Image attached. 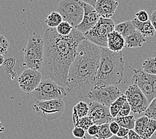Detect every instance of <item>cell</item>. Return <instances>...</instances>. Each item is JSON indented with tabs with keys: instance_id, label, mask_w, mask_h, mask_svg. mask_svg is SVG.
Instances as JSON below:
<instances>
[{
	"instance_id": "5bb4252c",
	"label": "cell",
	"mask_w": 156,
	"mask_h": 139,
	"mask_svg": "<svg viewBox=\"0 0 156 139\" xmlns=\"http://www.w3.org/2000/svg\"><path fill=\"white\" fill-rule=\"evenodd\" d=\"M82 3L84 9L83 20L75 28L84 34L96 25L101 17L96 12L94 7L83 2Z\"/></svg>"
},
{
	"instance_id": "6da1fadb",
	"label": "cell",
	"mask_w": 156,
	"mask_h": 139,
	"mask_svg": "<svg viewBox=\"0 0 156 139\" xmlns=\"http://www.w3.org/2000/svg\"><path fill=\"white\" fill-rule=\"evenodd\" d=\"M44 39V59L42 69L48 78L65 88L78 46L86 38L83 34L75 27L66 36L59 35L56 28L49 27L45 31Z\"/></svg>"
},
{
	"instance_id": "484cf974",
	"label": "cell",
	"mask_w": 156,
	"mask_h": 139,
	"mask_svg": "<svg viewBox=\"0 0 156 139\" xmlns=\"http://www.w3.org/2000/svg\"><path fill=\"white\" fill-rule=\"evenodd\" d=\"M73 109H74L76 111L78 116L81 118H83L85 116H88L90 111V106L87 103L81 101L78 102L77 104L73 107Z\"/></svg>"
},
{
	"instance_id": "3957f363",
	"label": "cell",
	"mask_w": 156,
	"mask_h": 139,
	"mask_svg": "<svg viewBox=\"0 0 156 139\" xmlns=\"http://www.w3.org/2000/svg\"><path fill=\"white\" fill-rule=\"evenodd\" d=\"M124 69L125 61L122 52H115L108 48H101L95 85L119 84L123 80Z\"/></svg>"
},
{
	"instance_id": "74e56055",
	"label": "cell",
	"mask_w": 156,
	"mask_h": 139,
	"mask_svg": "<svg viewBox=\"0 0 156 139\" xmlns=\"http://www.w3.org/2000/svg\"><path fill=\"white\" fill-rule=\"evenodd\" d=\"M150 80L151 82L152 86H153V90L154 92L155 98L156 97V75H151L150 74Z\"/></svg>"
},
{
	"instance_id": "ffe728a7",
	"label": "cell",
	"mask_w": 156,
	"mask_h": 139,
	"mask_svg": "<svg viewBox=\"0 0 156 139\" xmlns=\"http://www.w3.org/2000/svg\"><path fill=\"white\" fill-rule=\"evenodd\" d=\"M114 30L121 34L123 38H126L132 34L134 31H136V29L135 28L132 21H126L115 25Z\"/></svg>"
},
{
	"instance_id": "7a4b0ae2",
	"label": "cell",
	"mask_w": 156,
	"mask_h": 139,
	"mask_svg": "<svg viewBox=\"0 0 156 139\" xmlns=\"http://www.w3.org/2000/svg\"><path fill=\"white\" fill-rule=\"evenodd\" d=\"M101 48L86 39L81 42L67 75L65 86L67 93L79 98L87 97L96 84Z\"/></svg>"
},
{
	"instance_id": "2e32d148",
	"label": "cell",
	"mask_w": 156,
	"mask_h": 139,
	"mask_svg": "<svg viewBox=\"0 0 156 139\" xmlns=\"http://www.w3.org/2000/svg\"><path fill=\"white\" fill-rule=\"evenodd\" d=\"M119 5L115 0H98L95 9L100 17L111 19Z\"/></svg>"
},
{
	"instance_id": "83f0119b",
	"label": "cell",
	"mask_w": 156,
	"mask_h": 139,
	"mask_svg": "<svg viewBox=\"0 0 156 139\" xmlns=\"http://www.w3.org/2000/svg\"><path fill=\"white\" fill-rule=\"evenodd\" d=\"M144 113L145 116L149 117L150 119L156 120V97L150 103Z\"/></svg>"
},
{
	"instance_id": "603a6c76",
	"label": "cell",
	"mask_w": 156,
	"mask_h": 139,
	"mask_svg": "<svg viewBox=\"0 0 156 139\" xmlns=\"http://www.w3.org/2000/svg\"><path fill=\"white\" fill-rule=\"evenodd\" d=\"M63 21L61 14L58 12H52L48 16L45 20V24L49 28H56Z\"/></svg>"
},
{
	"instance_id": "cb8c5ba5",
	"label": "cell",
	"mask_w": 156,
	"mask_h": 139,
	"mask_svg": "<svg viewBox=\"0 0 156 139\" xmlns=\"http://www.w3.org/2000/svg\"><path fill=\"white\" fill-rule=\"evenodd\" d=\"M143 70L145 73L156 75V57L147 58L142 64Z\"/></svg>"
},
{
	"instance_id": "9c48e42d",
	"label": "cell",
	"mask_w": 156,
	"mask_h": 139,
	"mask_svg": "<svg viewBox=\"0 0 156 139\" xmlns=\"http://www.w3.org/2000/svg\"><path fill=\"white\" fill-rule=\"evenodd\" d=\"M33 109L39 116L52 121L62 116L64 112L65 104L62 99L37 102L34 103Z\"/></svg>"
},
{
	"instance_id": "b9f144b4",
	"label": "cell",
	"mask_w": 156,
	"mask_h": 139,
	"mask_svg": "<svg viewBox=\"0 0 156 139\" xmlns=\"http://www.w3.org/2000/svg\"><path fill=\"white\" fill-rule=\"evenodd\" d=\"M5 62V58L3 55H0V66H2Z\"/></svg>"
},
{
	"instance_id": "5b68a950",
	"label": "cell",
	"mask_w": 156,
	"mask_h": 139,
	"mask_svg": "<svg viewBox=\"0 0 156 139\" xmlns=\"http://www.w3.org/2000/svg\"><path fill=\"white\" fill-rule=\"evenodd\" d=\"M31 94L35 102H37L56 99L63 100L67 96V92L64 87L47 78L41 80L37 88Z\"/></svg>"
},
{
	"instance_id": "836d02e7",
	"label": "cell",
	"mask_w": 156,
	"mask_h": 139,
	"mask_svg": "<svg viewBox=\"0 0 156 139\" xmlns=\"http://www.w3.org/2000/svg\"><path fill=\"white\" fill-rule=\"evenodd\" d=\"M119 125L115 121L113 120V122L109 123V129H110L113 135H116L118 134L119 129Z\"/></svg>"
},
{
	"instance_id": "7c38bea8",
	"label": "cell",
	"mask_w": 156,
	"mask_h": 139,
	"mask_svg": "<svg viewBox=\"0 0 156 139\" xmlns=\"http://www.w3.org/2000/svg\"><path fill=\"white\" fill-rule=\"evenodd\" d=\"M132 84L136 85L147 98L150 103L155 98L154 92L150 80V74L145 73L143 70L134 69L132 78Z\"/></svg>"
},
{
	"instance_id": "ac0fdd59",
	"label": "cell",
	"mask_w": 156,
	"mask_h": 139,
	"mask_svg": "<svg viewBox=\"0 0 156 139\" xmlns=\"http://www.w3.org/2000/svg\"><path fill=\"white\" fill-rule=\"evenodd\" d=\"M132 21L135 28L138 31H140L145 38L154 36L155 30L150 20L145 21V22H141V21L138 20L136 17H135Z\"/></svg>"
},
{
	"instance_id": "277c9868",
	"label": "cell",
	"mask_w": 156,
	"mask_h": 139,
	"mask_svg": "<svg viewBox=\"0 0 156 139\" xmlns=\"http://www.w3.org/2000/svg\"><path fill=\"white\" fill-rule=\"evenodd\" d=\"M44 39L37 34L34 33L28 39L24 52V64L28 68L41 70L44 59Z\"/></svg>"
},
{
	"instance_id": "8d00e7d4",
	"label": "cell",
	"mask_w": 156,
	"mask_h": 139,
	"mask_svg": "<svg viewBox=\"0 0 156 139\" xmlns=\"http://www.w3.org/2000/svg\"><path fill=\"white\" fill-rule=\"evenodd\" d=\"M127 137H128V139H144L139 134H137L134 130H130Z\"/></svg>"
},
{
	"instance_id": "30bf717a",
	"label": "cell",
	"mask_w": 156,
	"mask_h": 139,
	"mask_svg": "<svg viewBox=\"0 0 156 139\" xmlns=\"http://www.w3.org/2000/svg\"><path fill=\"white\" fill-rule=\"evenodd\" d=\"M125 95L132 109V112L135 114L145 112L150 104L146 96L136 85L129 86L126 90Z\"/></svg>"
},
{
	"instance_id": "ab89813d",
	"label": "cell",
	"mask_w": 156,
	"mask_h": 139,
	"mask_svg": "<svg viewBox=\"0 0 156 139\" xmlns=\"http://www.w3.org/2000/svg\"><path fill=\"white\" fill-rule=\"evenodd\" d=\"M81 1L85 2V3H88V4H90L95 8V3H96L98 0H81Z\"/></svg>"
},
{
	"instance_id": "52a82bcc",
	"label": "cell",
	"mask_w": 156,
	"mask_h": 139,
	"mask_svg": "<svg viewBox=\"0 0 156 139\" xmlns=\"http://www.w3.org/2000/svg\"><path fill=\"white\" fill-rule=\"evenodd\" d=\"M115 23L112 19L100 17L96 25L84 34L86 40L101 48H108V35L115 30Z\"/></svg>"
},
{
	"instance_id": "f546056e",
	"label": "cell",
	"mask_w": 156,
	"mask_h": 139,
	"mask_svg": "<svg viewBox=\"0 0 156 139\" xmlns=\"http://www.w3.org/2000/svg\"><path fill=\"white\" fill-rule=\"evenodd\" d=\"M9 48V43L6 38L3 35H0V55L5 54Z\"/></svg>"
},
{
	"instance_id": "e575fe53",
	"label": "cell",
	"mask_w": 156,
	"mask_h": 139,
	"mask_svg": "<svg viewBox=\"0 0 156 139\" xmlns=\"http://www.w3.org/2000/svg\"><path fill=\"white\" fill-rule=\"evenodd\" d=\"M98 130H99L98 126L96 125V124H94L93 125H91L89 128H88L87 132L88 134L91 135V136L95 137V135H97V134L98 133Z\"/></svg>"
},
{
	"instance_id": "9a60e30c",
	"label": "cell",
	"mask_w": 156,
	"mask_h": 139,
	"mask_svg": "<svg viewBox=\"0 0 156 139\" xmlns=\"http://www.w3.org/2000/svg\"><path fill=\"white\" fill-rule=\"evenodd\" d=\"M134 131L144 139H150L156 132V120L146 116L138 118L136 121Z\"/></svg>"
},
{
	"instance_id": "4316f807",
	"label": "cell",
	"mask_w": 156,
	"mask_h": 139,
	"mask_svg": "<svg viewBox=\"0 0 156 139\" xmlns=\"http://www.w3.org/2000/svg\"><path fill=\"white\" fill-rule=\"evenodd\" d=\"M73 28L74 27L72 25L67 22V21H63L56 27V30L59 35H63V36H66V35H68L72 33Z\"/></svg>"
},
{
	"instance_id": "f35d334b",
	"label": "cell",
	"mask_w": 156,
	"mask_h": 139,
	"mask_svg": "<svg viewBox=\"0 0 156 139\" xmlns=\"http://www.w3.org/2000/svg\"><path fill=\"white\" fill-rule=\"evenodd\" d=\"M150 21H151L152 26H154V29L155 30V32H156V10H155L154 12L152 13V14L150 16Z\"/></svg>"
},
{
	"instance_id": "ee69618b",
	"label": "cell",
	"mask_w": 156,
	"mask_h": 139,
	"mask_svg": "<svg viewBox=\"0 0 156 139\" xmlns=\"http://www.w3.org/2000/svg\"><path fill=\"white\" fill-rule=\"evenodd\" d=\"M155 134H156V132H155Z\"/></svg>"
},
{
	"instance_id": "8fae6325",
	"label": "cell",
	"mask_w": 156,
	"mask_h": 139,
	"mask_svg": "<svg viewBox=\"0 0 156 139\" xmlns=\"http://www.w3.org/2000/svg\"><path fill=\"white\" fill-rule=\"evenodd\" d=\"M41 78L42 75L40 71L27 68L19 76L18 83L23 92L31 93L40 85Z\"/></svg>"
},
{
	"instance_id": "7bdbcfd3",
	"label": "cell",
	"mask_w": 156,
	"mask_h": 139,
	"mask_svg": "<svg viewBox=\"0 0 156 139\" xmlns=\"http://www.w3.org/2000/svg\"><path fill=\"white\" fill-rule=\"evenodd\" d=\"M91 139H99V138H95V137H93V138H91Z\"/></svg>"
},
{
	"instance_id": "d590c367",
	"label": "cell",
	"mask_w": 156,
	"mask_h": 139,
	"mask_svg": "<svg viewBox=\"0 0 156 139\" xmlns=\"http://www.w3.org/2000/svg\"><path fill=\"white\" fill-rule=\"evenodd\" d=\"M129 132V130L127 129V128L120 126L118 133V134H117L116 135L118 137H127V136H128Z\"/></svg>"
},
{
	"instance_id": "4fadbf2b",
	"label": "cell",
	"mask_w": 156,
	"mask_h": 139,
	"mask_svg": "<svg viewBox=\"0 0 156 139\" xmlns=\"http://www.w3.org/2000/svg\"><path fill=\"white\" fill-rule=\"evenodd\" d=\"M89 106L88 116L91 118L94 124L100 126L105 123H110L114 120L111 115L109 107L94 101L90 103Z\"/></svg>"
},
{
	"instance_id": "ba28073f",
	"label": "cell",
	"mask_w": 156,
	"mask_h": 139,
	"mask_svg": "<svg viewBox=\"0 0 156 139\" xmlns=\"http://www.w3.org/2000/svg\"><path fill=\"white\" fill-rule=\"evenodd\" d=\"M122 94L115 85H95L89 92L87 98L109 108L112 103Z\"/></svg>"
},
{
	"instance_id": "d4e9b609",
	"label": "cell",
	"mask_w": 156,
	"mask_h": 139,
	"mask_svg": "<svg viewBox=\"0 0 156 139\" xmlns=\"http://www.w3.org/2000/svg\"><path fill=\"white\" fill-rule=\"evenodd\" d=\"M98 133L94 137L99 139H109L110 138L113 134L109 129V123H105L98 126Z\"/></svg>"
},
{
	"instance_id": "f1b7e54d",
	"label": "cell",
	"mask_w": 156,
	"mask_h": 139,
	"mask_svg": "<svg viewBox=\"0 0 156 139\" xmlns=\"http://www.w3.org/2000/svg\"><path fill=\"white\" fill-rule=\"evenodd\" d=\"M94 123L91 118L90 116H85L83 118H81L79 120V124H78L77 127L82 128L86 131H87L88 128H89L91 125H93Z\"/></svg>"
},
{
	"instance_id": "4dcf8cb0",
	"label": "cell",
	"mask_w": 156,
	"mask_h": 139,
	"mask_svg": "<svg viewBox=\"0 0 156 139\" xmlns=\"http://www.w3.org/2000/svg\"><path fill=\"white\" fill-rule=\"evenodd\" d=\"M132 111V109H131V107L129 104V103L127 102V101L124 104L122 109L120 110V111L119 114L117 116V117H124V116H127L130 115L129 114Z\"/></svg>"
},
{
	"instance_id": "1f68e13d",
	"label": "cell",
	"mask_w": 156,
	"mask_h": 139,
	"mask_svg": "<svg viewBox=\"0 0 156 139\" xmlns=\"http://www.w3.org/2000/svg\"><path fill=\"white\" fill-rule=\"evenodd\" d=\"M135 15L136 16V18L139 21H141V22H145V21L150 20L148 13L145 10H140L138 12L136 13Z\"/></svg>"
},
{
	"instance_id": "60d3db41",
	"label": "cell",
	"mask_w": 156,
	"mask_h": 139,
	"mask_svg": "<svg viewBox=\"0 0 156 139\" xmlns=\"http://www.w3.org/2000/svg\"><path fill=\"white\" fill-rule=\"evenodd\" d=\"M109 139H128V137H119L117 136V135H113V136Z\"/></svg>"
},
{
	"instance_id": "e0dca14e",
	"label": "cell",
	"mask_w": 156,
	"mask_h": 139,
	"mask_svg": "<svg viewBox=\"0 0 156 139\" xmlns=\"http://www.w3.org/2000/svg\"><path fill=\"white\" fill-rule=\"evenodd\" d=\"M126 46L125 39L121 34L115 30L108 35V48L112 52H122Z\"/></svg>"
},
{
	"instance_id": "7402d4cb",
	"label": "cell",
	"mask_w": 156,
	"mask_h": 139,
	"mask_svg": "<svg viewBox=\"0 0 156 139\" xmlns=\"http://www.w3.org/2000/svg\"><path fill=\"white\" fill-rule=\"evenodd\" d=\"M127 102V98L125 94H122L115 101L113 102L109 107V111L112 116L115 119L119 114L120 110L122 109L124 104Z\"/></svg>"
},
{
	"instance_id": "d6a6232c",
	"label": "cell",
	"mask_w": 156,
	"mask_h": 139,
	"mask_svg": "<svg viewBox=\"0 0 156 139\" xmlns=\"http://www.w3.org/2000/svg\"><path fill=\"white\" fill-rule=\"evenodd\" d=\"M86 131L83 129L82 128L75 127L72 131V134L73 135V137H75L76 138L83 139L85 137V135H86Z\"/></svg>"
},
{
	"instance_id": "d6986e66",
	"label": "cell",
	"mask_w": 156,
	"mask_h": 139,
	"mask_svg": "<svg viewBox=\"0 0 156 139\" xmlns=\"http://www.w3.org/2000/svg\"><path fill=\"white\" fill-rule=\"evenodd\" d=\"M124 39H125L126 46L129 48H140L146 42L145 38L137 30Z\"/></svg>"
},
{
	"instance_id": "44dd1931",
	"label": "cell",
	"mask_w": 156,
	"mask_h": 139,
	"mask_svg": "<svg viewBox=\"0 0 156 139\" xmlns=\"http://www.w3.org/2000/svg\"><path fill=\"white\" fill-rule=\"evenodd\" d=\"M114 121L118 123L119 126L127 128V129L134 130L135 124L136 120L133 115H129L124 117H116L114 119Z\"/></svg>"
},
{
	"instance_id": "8992f818",
	"label": "cell",
	"mask_w": 156,
	"mask_h": 139,
	"mask_svg": "<svg viewBox=\"0 0 156 139\" xmlns=\"http://www.w3.org/2000/svg\"><path fill=\"white\" fill-rule=\"evenodd\" d=\"M81 0H60L57 12L61 14L63 21L76 27L83 20L84 9Z\"/></svg>"
}]
</instances>
